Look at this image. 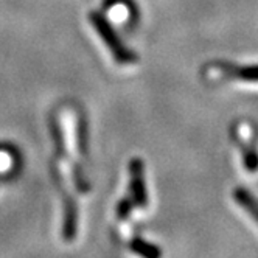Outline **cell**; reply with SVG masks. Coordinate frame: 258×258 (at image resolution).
<instances>
[{"mask_svg":"<svg viewBox=\"0 0 258 258\" xmlns=\"http://www.w3.org/2000/svg\"><path fill=\"white\" fill-rule=\"evenodd\" d=\"M89 21H90L92 27L95 28V31L98 33V36L104 42V45L107 47V50L110 51V54H112V58L117 64L131 66V64H136L139 61V56L136 54V51L129 50L126 47V44L121 41V38L117 34L114 27L107 22V19L101 13L92 11L89 14Z\"/></svg>","mask_w":258,"mask_h":258,"instance_id":"1","label":"cell"},{"mask_svg":"<svg viewBox=\"0 0 258 258\" xmlns=\"http://www.w3.org/2000/svg\"><path fill=\"white\" fill-rule=\"evenodd\" d=\"M129 196L133 198L136 207L146 209L148 207V190H146L145 180V163L140 157L129 160Z\"/></svg>","mask_w":258,"mask_h":258,"instance_id":"2","label":"cell"},{"mask_svg":"<svg viewBox=\"0 0 258 258\" xmlns=\"http://www.w3.org/2000/svg\"><path fill=\"white\" fill-rule=\"evenodd\" d=\"M51 136H53V140L54 143H56L58 146V153L70 163V167L73 168V180H75V185L77 188L81 191V193H86L89 191L90 185H89V182L87 179L84 177L81 168L78 167V165L72 160V157H69V153H67V148H66V142H64V136H62V131H61V126L58 121H53L51 123Z\"/></svg>","mask_w":258,"mask_h":258,"instance_id":"3","label":"cell"},{"mask_svg":"<svg viewBox=\"0 0 258 258\" xmlns=\"http://www.w3.org/2000/svg\"><path fill=\"white\" fill-rule=\"evenodd\" d=\"M78 232V207L72 195L64 193V223L62 236L66 241H73Z\"/></svg>","mask_w":258,"mask_h":258,"instance_id":"4","label":"cell"},{"mask_svg":"<svg viewBox=\"0 0 258 258\" xmlns=\"http://www.w3.org/2000/svg\"><path fill=\"white\" fill-rule=\"evenodd\" d=\"M221 75H224L227 78H235L239 81H246V83H258V64H250V66H232L221 62L216 64Z\"/></svg>","mask_w":258,"mask_h":258,"instance_id":"5","label":"cell"},{"mask_svg":"<svg viewBox=\"0 0 258 258\" xmlns=\"http://www.w3.org/2000/svg\"><path fill=\"white\" fill-rule=\"evenodd\" d=\"M233 199L258 224V199L247 188H243V187H238L233 190Z\"/></svg>","mask_w":258,"mask_h":258,"instance_id":"6","label":"cell"},{"mask_svg":"<svg viewBox=\"0 0 258 258\" xmlns=\"http://www.w3.org/2000/svg\"><path fill=\"white\" fill-rule=\"evenodd\" d=\"M236 143L238 148L241 151L243 156V163L249 173H256L258 171V150L256 146L247 140H244L243 137H236Z\"/></svg>","mask_w":258,"mask_h":258,"instance_id":"7","label":"cell"},{"mask_svg":"<svg viewBox=\"0 0 258 258\" xmlns=\"http://www.w3.org/2000/svg\"><path fill=\"white\" fill-rule=\"evenodd\" d=\"M129 247H131L133 252H136L137 255H142L145 258H159L162 255V250L156 244L146 241V239H143L140 236H134L131 239V243H129Z\"/></svg>","mask_w":258,"mask_h":258,"instance_id":"8","label":"cell"},{"mask_svg":"<svg viewBox=\"0 0 258 258\" xmlns=\"http://www.w3.org/2000/svg\"><path fill=\"white\" fill-rule=\"evenodd\" d=\"M134 207H136V204H134L133 198L129 196V195H127L126 198L120 199V201H118V204H117V209H115V215H117V218H118L120 221L126 219L129 215H131V212L134 210Z\"/></svg>","mask_w":258,"mask_h":258,"instance_id":"9","label":"cell"}]
</instances>
